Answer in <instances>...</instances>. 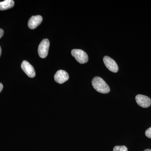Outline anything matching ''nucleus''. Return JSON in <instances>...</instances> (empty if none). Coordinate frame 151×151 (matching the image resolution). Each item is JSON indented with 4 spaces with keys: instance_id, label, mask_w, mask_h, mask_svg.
<instances>
[{
    "instance_id": "9",
    "label": "nucleus",
    "mask_w": 151,
    "mask_h": 151,
    "mask_svg": "<svg viewBox=\"0 0 151 151\" xmlns=\"http://www.w3.org/2000/svg\"><path fill=\"white\" fill-rule=\"evenodd\" d=\"M14 2L13 0H5L0 2V10H5L13 7Z\"/></svg>"
},
{
    "instance_id": "1",
    "label": "nucleus",
    "mask_w": 151,
    "mask_h": 151,
    "mask_svg": "<svg viewBox=\"0 0 151 151\" xmlns=\"http://www.w3.org/2000/svg\"><path fill=\"white\" fill-rule=\"evenodd\" d=\"M92 85L97 92L103 94L108 93L110 91V88L105 81L99 76H96L92 80Z\"/></svg>"
},
{
    "instance_id": "3",
    "label": "nucleus",
    "mask_w": 151,
    "mask_h": 151,
    "mask_svg": "<svg viewBox=\"0 0 151 151\" xmlns=\"http://www.w3.org/2000/svg\"><path fill=\"white\" fill-rule=\"evenodd\" d=\"M50 46V42L47 39H45L40 44L38 49L39 55L41 58H44L47 56Z\"/></svg>"
},
{
    "instance_id": "12",
    "label": "nucleus",
    "mask_w": 151,
    "mask_h": 151,
    "mask_svg": "<svg viewBox=\"0 0 151 151\" xmlns=\"http://www.w3.org/2000/svg\"><path fill=\"white\" fill-rule=\"evenodd\" d=\"M4 31L3 29H0V39L2 37L3 35H4Z\"/></svg>"
},
{
    "instance_id": "10",
    "label": "nucleus",
    "mask_w": 151,
    "mask_h": 151,
    "mask_svg": "<svg viewBox=\"0 0 151 151\" xmlns=\"http://www.w3.org/2000/svg\"><path fill=\"white\" fill-rule=\"evenodd\" d=\"M113 151H128V149L125 146H116L114 147Z\"/></svg>"
},
{
    "instance_id": "6",
    "label": "nucleus",
    "mask_w": 151,
    "mask_h": 151,
    "mask_svg": "<svg viewBox=\"0 0 151 151\" xmlns=\"http://www.w3.org/2000/svg\"><path fill=\"white\" fill-rule=\"evenodd\" d=\"M22 70L30 78H34L35 76V71L34 68L29 62L27 60H24L21 64Z\"/></svg>"
},
{
    "instance_id": "11",
    "label": "nucleus",
    "mask_w": 151,
    "mask_h": 151,
    "mask_svg": "<svg viewBox=\"0 0 151 151\" xmlns=\"http://www.w3.org/2000/svg\"><path fill=\"white\" fill-rule=\"evenodd\" d=\"M145 135L147 137L151 138V127L147 129L145 132Z\"/></svg>"
},
{
    "instance_id": "14",
    "label": "nucleus",
    "mask_w": 151,
    "mask_h": 151,
    "mask_svg": "<svg viewBox=\"0 0 151 151\" xmlns=\"http://www.w3.org/2000/svg\"><path fill=\"white\" fill-rule=\"evenodd\" d=\"M144 151H151V150L150 149H146V150H145Z\"/></svg>"
},
{
    "instance_id": "2",
    "label": "nucleus",
    "mask_w": 151,
    "mask_h": 151,
    "mask_svg": "<svg viewBox=\"0 0 151 151\" xmlns=\"http://www.w3.org/2000/svg\"><path fill=\"white\" fill-rule=\"evenodd\" d=\"M71 55L79 63L84 64L88 61V56L86 52L80 49H73L71 50Z\"/></svg>"
},
{
    "instance_id": "4",
    "label": "nucleus",
    "mask_w": 151,
    "mask_h": 151,
    "mask_svg": "<svg viewBox=\"0 0 151 151\" xmlns=\"http://www.w3.org/2000/svg\"><path fill=\"white\" fill-rule=\"evenodd\" d=\"M103 62L106 67L112 72L116 73L119 70V67L116 61L110 57L105 56L103 58Z\"/></svg>"
},
{
    "instance_id": "13",
    "label": "nucleus",
    "mask_w": 151,
    "mask_h": 151,
    "mask_svg": "<svg viewBox=\"0 0 151 151\" xmlns=\"http://www.w3.org/2000/svg\"><path fill=\"white\" fill-rule=\"evenodd\" d=\"M3 89V85L1 83H0V92H1L2 91Z\"/></svg>"
},
{
    "instance_id": "8",
    "label": "nucleus",
    "mask_w": 151,
    "mask_h": 151,
    "mask_svg": "<svg viewBox=\"0 0 151 151\" xmlns=\"http://www.w3.org/2000/svg\"><path fill=\"white\" fill-rule=\"evenodd\" d=\"M42 21V17L41 16H32L29 20L28 26L31 29H35L41 23Z\"/></svg>"
},
{
    "instance_id": "15",
    "label": "nucleus",
    "mask_w": 151,
    "mask_h": 151,
    "mask_svg": "<svg viewBox=\"0 0 151 151\" xmlns=\"http://www.w3.org/2000/svg\"><path fill=\"white\" fill-rule=\"evenodd\" d=\"M1 46H0V56H1Z\"/></svg>"
},
{
    "instance_id": "7",
    "label": "nucleus",
    "mask_w": 151,
    "mask_h": 151,
    "mask_svg": "<svg viewBox=\"0 0 151 151\" xmlns=\"http://www.w3.org/2000/svg\"><path fill=\"white\" fill-rule=\"evenodd\" d=\"M68 78L69 75L68 73L64 70H58L54 75L55 80L59 84L64 83L68 80Z\"/></svg>"
},
{
    "instance_id": "5",
    "label": "nucleus",
    "mask_w": 151,
    "mask_h": 151,
    "mask_svg": "<svg viewBox=\"0 0 151 151\" xmlns=\"http://www.w3.org/2000/svg\"><path fill=\"white\" fill-rule=\"evenodd\" d=\"M135 99L138 105L142 108H148L150 106L151 100L147 96L142 94H138L136 96Z\"/></svg>"
}]
</instances>
